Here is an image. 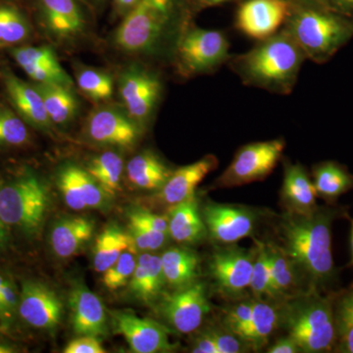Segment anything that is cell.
Masks as SVG:
<instances>
[{
    "label": "cell",
    "mask_w": 353,
    "mask_h": 353,
    "mask_svg": "<svg viewBox=\"0 0 353 353\" xmlns=\"http://www.w3.org/2000/svg\"><path fill=\"white\" fill-rule=\"evenodd\" d=\"M50 205V194L38 176L27 175L0 188V221L26 233L38 231Z\"/></svg>",
    "instance_id": "obj_6"
},
{
    "label": "cell",
    "mask_w": 353,
    "mask_h": 353,
    "mask_svg": "<svg viewBox=\"0 0 353 353\" xmlns=\"http://www.w3.org/2000/svg\"><path fill=\"white\" fill-rule=\"evenodd\" d=\"M126 170L132 185L148 190L161 189L173 172L157 154L150 152L132 157L127 164Z\"/></svg>",
    "instance_id": "obj_26"
},
{
    "label": "cell",
    "mask_w": 353,
    "mask_h": 353,
    "mask_svg": "<svg viewBox=\"0 0 353 353\" xmlns=\"http://www.w3.org/2000/svg\"><path fill=\"white\" fill-rule=\"evenodd\" d=\"M11 54L23 71L37 83H50L74 88V81L58 60L50 46H19Z\"/></svg>",
    "instance_id": "obj_18"
},
{
    "label": "cell",
    "mask_w": 353,
    "mask_h": 353,
    "mask_svg": "<svg viewBox=\"0 0 353 353\" xmlns=\"http://www.w3.org/2000/svg\"><path fill=\"white\" fill-rule=\"evenodd\" d=\"M250 289L256 299H273L268 245L259 241H256V254L253 262Z\"/></svg>",
    "instance_id": "obj_36"
},
{
    "label": "cell",
    "mask_w": 353,
    "mask_h": 353,
    "mask_svg": "<svg viewBox=\"0 0 353 353\" xmlns=\"http://www.w3.org/2000/svg\"><path fill=\"white\" fill-rule=\"evenodd\" d=\"M290 14L287 0H246L239 7L236 27L248 38L262 41L277 34Z\"/></svg>",
    "instance_id": "obj_13"
},
{
    "label": "cell",
    "mask_w": 353,
    "mask_h": 353,
    "mask_svg": "<svg viewBox=\"0 0 353 353\" xmlns=\"http://www.w3.org/2000/svg\"><path fill=\"white\" fill-rule=\"evenodd\" d=\"M43 97L46 112L53 125L64 126L75 119L79 113V101L73 88L50 83H34Z\"/></svg>",
    "instance_id": "obj_29"
},
{
    "label": "cell",
    "mask_w": 353,
    "mask_h": 353,
    "mask_svg": "<svg viewBox=\"0 0 353 353\" xmlns=\"http://www.w3.org/2000/svg\"><path fill=\"white\" fill-rule=\"evenodd\" d=\"M16 352L15 348L9 343L0 341V353H13Z\"/></svg>",
    "instance_id": "obj_53"
},
{
    "label": "cell",
    "mask_w": 353,
    "mask_h": 353,
    "mask_svg": "<svg viewBox=\"0 0 353 353\" xmlns=\"http://www.w3.org/2000/svg\"><path fill=\"white\" fill-rule=\"evenodd\" d=\"M253 301H243L227 311L224 327L241 338L252 315Z\"/></svg>",
    "instance_id": "obj_41"
},
{
    "label": "cell",
    "mask_w": 353,
    "mask_h": 353,
    "mask_svg": "<svg viewBox=\"0 0 353 353\" xmlns=\"http://www.w3.org/2000/svg\"><path fill=\"white\" fill-rule=\"evenodd\" d=\"M78 168L75 164L63 165L57 173V185L67 205L73 210L81 211L88 206L79 182Z\"/></svg>",
    "instance_id": "obj_37"
},
{
    "label": "cell",
    "mask_w": 353,
    "mask_h": 353,
    "mask_svg": "<svg viewBox=\"0 0 353 353\" xmlns=\"http://www.w3.org/2000/svg\"><path fill=\"white\" fill-rule=\"evenodd\" d=\"M280 326V308L263 299L253 301L252 315L241 339L250 347H264L271 334Z\"/></svg>",
    "instance_id": "obj_28"
},
{
    "label": "cell",
    "mask_w": 353,
    "mask_h": 353,
    "mask_svg": "<svg viewBox=\"0 0 353 353\" xmlns=\"http://www.w3.org/2000/svg\"><path fill=\"white\" fill-rule=\"evenodd\" d=\"M210 311L205 285L194 283L189 287L176 290L161 304L165 320L179 333L190 334L201 327Z\"/></svg>",
    "instance_id": "obj_12"
},
{
    "label": "cell",
    "mask_w": 353,
    "mask_h": 353,
    "mask_svg": "<svg viewBox=\"0 0 353 353\" xmlns=\"http://www.w3.org/2000/svg\"><path fill=\"white\" fill-rule=\"evenodd\" d=\"M268 245L270 259L272 296L273 299H287L294 296L299 274L289 256L279 245Z\"/></svg>",
    "instance_id": "obj_32"
},
{
    "label": "cell",
    "mask_w": 353,
    "mask_h": 353,
    "mask_svg": "<svg viewBox=\"0 0 353 353\" xmlns=\"http://www.w3.org/2000/svg\"><path fill=\"white\" fill-rule=\"evenodd\" d=\"M74 332L78 336L99 338L108 333L105 308L99 297L85 285H77L69 299Z\"/></svg>",
    "instance_id": "obj_20"
},
{
    "label": "cell",
    "mask_w": 353,
    "mask_h": 353,
    "mask_svg": "<svg viewBox=\"0 0 353 353\" xmlns=\"http://www.w3.org/2000/svg\"><path fill=\"white\" fill-rule=\"evenodd\" d=\"M111 318L114 332L126 339L132 352L157 353L174 350L168 332L159 323L122 311H114Z\"/></svg>",
    "instance_id": "obj_15"
},
{
    "label": "cell",
    "mask_w": 353,
    "mask_h": 353,
    "mask_svg": "<svg viewBox=\"0 0 353 353\" xmlns=\"http://www.w3.org/2000/svg\"><path fill=\"white\" fill-rule=\"evenodd\" d=\"M129 233L137 250L145 252L159 250L166 243L169 236L168 233L134 225H130Z\"/></svg>",
    "instance_id": "obj_40"
},
{
    "label": "cell",
    "mask_w": 353,
    "mask_h": 353,
    "mask_svg": "<svg viewBox=\"0 0 353 353\" xmlns=\"http://www.w3.org/2000/svg\"><path fill=\"white\" fill-rule=\"evenodd\" d=\"M336 336H340V352L353 353V325L336 322Z\"/></svg>",
    "instance_id": "obj_46"
},
{
    "label": "cell",
    "mask_w": 353,
    "mask_h": 353,
    "mask_svg": "<svg viewBox=\"0 0 353 353\" xmlns=\"http://www.w3.org/2000/svg\"><path fill=\"white\" fill-rule=\"evenodd\" d=\"M160 257L167 285L180 290L196 283L199 266L196 252L185 248H171Z\"/></svg>",
    "instance_id": "obj_27"
},
{
    "label": "cell",
    "mask_w": 353,
    "mask_h": 353,
    "mask_svg": "<svg viewBox=\"0 0 353 353\" xmlns=\"http://www.w3.org/2000/svg\"><path fill=\"white\" fill-rule=\"evenodd\" d=\"M165 284L161 257L150 253L139 256L129 282L132 294L143 303H150L159 297Z\"/></svg>",
    "instance_id": "obj_25"
},
{
    "label": "cell",
    "mask_w": 353,
    "mask_h": 353,
    "mask_svg": "<svg viewBox=\"0 0 353 353\" xmlns=\"http://www.w3.org/2000/svg\"><path fill=\"white\" fill-rule=\"evenodd\" d=\"M18 310L30 326L52 330L61 320L63 306L57 294L48 285L29 281L23 285Z\"/></svg>",
    "instance_id": "obj_16"
},
{
    "label": "cell",
    "mask_w": 353,
    "mask_h": 353,
    "mask_svg": "<svg viewBox=\"0 0 353 353\" xmlns=\"http://www.w3.org/2000/svg\"><path fill=\"white\" fill-rule=\"evenodd\" d=\"M26 122L11 109L0 108V145L19 146L29 141Z\"/></svg>",
    "instance_id": "obj_38"
},
{
    "label": "cell",
    "mask_w": 353,
    "mask_h": 353,
    "mask_svg": "<svg viewBox=\"0 0 353 353\" xmlns=\"http://www.w3.org/2000/svg\"><path fill=\"white\" fill-rule=\"evenodd\" d=\"M284 139L257 141L241 146L231 164L216 180L219 189L240 187L264 180L276 167L284 152Z\"/></svg>",
    "instance_id": "obj_7"
},
{
    "label": "cell",
    "mask_w": 353,
    "mask_h": 353,
    "mask_svg": "<svg viewBox=\"0 0 353 353\" xmlns=\"http://www.w3.org/2000/svg\"><path fill=\"white\" fill-rule=\"evenodd\" d=\"M201 215L211 238L225 245L252 236L256 225V214L238 205L209 202Z\"/></svg>",
    "instance_id": "obj_14"
},
{
    "label": "cell",
    "mask_w": 353,
    "mask_h": 353,
    "mask_svg": "<svg viewBox=\"0 0 353 353\" xmlns=\"http://www.w3.org/2000/svg\"><path fill=\"white\" fill-rule=\"evenodd\" d=\"M31 34L29 22L17 9L0 6V48L17 46Z\"/></svg>",
    "instance_id": "obj_35"
},
{
    "label": "cell",
    "mask_w": 353,
    "mask_h": 353,
    "mask_svg": "<svg viewBox=\"0 0 353 353\" xmlns=\"http://www.w3.org/2000/svg\"><path fill=\"white\" fill-rule=\"evenodd\" d=\"M119 94L125 111L139 125L148 122L162 94V83L154 73L132 64L119 78Z\"/></svg>",
    "instance_id": "obj_9"
},
{
    "label": "cell",
    "mask_w": 353,
    "mask_h": 353,
    "mask_svg": "<svg viewBox=\"0 0 353 353\" xmlns=\"http://www.w3.org/2000/svg\"><path fill=\"white\" fill-rule=\"evenodd\" d=\"M139 0H113L114 4H115L116 8L120 12H129L130 10L136 6Z\"/></svg>",
    "instance_id": "obj_50"
},
{
    "label": "cell",
    "mask_w": 353,
    "mask_h": 353,
    "mask_svg": "<svg viewBox=\"0 0 353 353\" xmlns=\"http://www.w3.org/2000/svg\"><path fill=\"white\" fill-rule=\"evenodd\" d=\"M303 51L287 30L259 41L252 50L234 58V72L246 85L289 94L296 85Z\"/></svg>",
    "instance_id": "obj_2"
},
{
    "label": "cell",
    "mask_w": 353,
    "mask_h": 353,
    "mask_svg": "<svg viewBox=\"0 0 353 353\" xmlns=\"http://www.w3.org/2000/svg\"><path fill=\"white\" fill-rule=\"evenodd\" d=\"M268 353H297L301 352L299 345L296 341L292 340L290 336H288L285 338L279 340L275 345H272L271 347L267 350Z\"/></svg>",
    "instance_id": "obj_49"
},
{
    "label": "cell",
    "mask_w": 353,
    "mask_h": 353,
    "mask_svg": "<svg viewBox=\"0 0 353 353\" xmlns=\"http://www.w3.org/2000/svg\"><path fill=\"white\" fill-rule=\"evenodd\" d=\"M336 2L343 6L345 10L352 11L353 12V0H336Z\"/></svg>",
    "instance_id": "obj_54"
},
{
    "label": "cell",
    "mask_w": 353,
    "mask_h": 353,
    "mask_svg": "<svg viewBox=\"0 0 353 353\" xmlns=\"http://www.w3.org/2000/svg\"><path fill=\"white\" fill-rule=\"evenodd\" d=\"M124 170V161L117 152H106L94 158L88 164L90 174L106 194L113 196L119 190Z\"/></svg>",
    "instance_id": "obj_33"
},
{
    "label": "cell",
    "mask_w": 353,
    "mask_h": 353,
    "mask_svg": "<svg viewBox=\"0 0 353 353\" xmlns=\"http://www.w3.org/2000/svg\"><path fill=\"white\" fill-rule=\"evenodd\" d=\"M208 332L214 340L219 353L245 352L246 348L250 347L245 341L225 327L219 329H209Z\"/></svg>",
    "instance_id": "obj_42"
},
{
    "label": "cell",
    "mask_w": 353,
    "mask_h": 353,
    "mask_svg": "<svg viewBox=\"0 0 353 353\" xmlns=\"http://www.w3.org/2000/svg\"><path fill=\"white\" fill-rule=\"evenodd\" d=\"M317 196L313 180L303 165H285L281 199L287 212L311 214L318 208Z\"/></svg>",
    "instance_id": "obj_22"
},
{
    "label": "cell",
    "mask_w": 353,
    "mask_h": 353,
    "mask_svg": "<svg viewBox=\"0 0 353 353\" xmlns=\"http://www.w3.org/2000/svg\"><path fill=\"white\" fill-rule=\"evenodd\" d=\"M217 166V158L214 155H208L194 163L172 172L163 187L158 190V201L174 206L192 199L199 183Z\"/></svg>",
    "instance_id": "obj_21"
},
{
    "label": "cell",
    "mask_w": 353,
    "mask_h": 353,
    "mask_svg": "<svg viewBox=\"0 0 353 353\" xmlns=\"http://www.w3.org/2000/svg\"><path fill=\"white\" fill-rule=\"evenodd\" d=\"M85 132L90 141L99 145L131 148L141 137V125L125 110L102 106L88 115Z\"/></svg>",
    "instance_id": "obj_10"
},
{
    "label": "cell",
    "mask_w": 353,
    "mask_h": 353,
    "mask_svg": "<svg viewBox=\"0 0 353 353\" xmlns=\"http://www.w3.org/2000/svg\"><path fill=\"white\" fill-rule=\"evenodd\" d=\"M336 322L353 325V289L343 294L336 303Z\"/></svg>",
    "instance_id": "obj_45"
},
{
    "label": "cell",
    "mask_w": 353,
    "mask_h": 353,
    "mask_svg": "<svg viewBox=\"0 0 353 353\" xmlns=\"http://www.w3.org/2000/svg\"><path fill=\"white\" fill-rule=\"evenodd\" d=\"M11 316H12V313L8 310L1 297H0V318L3 320H8L10 319Z\"/></svg>",
    "instance_id": "obj_51"
},
{
    "label": "cell",
    "mask_w": 353,
    "mask_h": 353,
    "mask_svg": "<svg viewBox=\"0 0 353 353\" xmlns=\"http://www.w3.org/2000/svg\"><path fill=\"white\" fill-rule=\"evenodd\" d=\"M350 245H352V263L353 264V220L352 222V236H350Z\"/></svg>",
    "instance_id": "obj_56"
},
{
    "label": "cell",
    "mask_w": 353,
    "mask_h": 353,
    "mask_svg": "<svg viewBox=\"0 0 353 353\" xmlns=\"http://www.w3.org/2000/svg\"><path fill=\"white\" fill-rule=\"evenodd\" d=\"M192 352L219 353L217 347H216L214 340H213L208 330L197 336L196 341H194V347H192Z\"/></svg>",
    "instance_id": "obj_47"
},
{
    "label": "cell",
    "mask_w": 353,
    "mask_h": 353,
    "mask_svg": "<svg viewBox=\"0 0 353 353\" xmlns=\"http://www.w3.org/2000/svg\"><path fill=\"white\" fill-rule=\"evenodd\" d=\"M174 6L175 0H139L116 30L114 43L125 52H157L170 34Z\"/></svg>",
    "instance_id": "obj_5"
},
{
    "label": "cell",
    "mask_w": 353,
    "mask_h": 353,
    "mask_svg": "<svg viewBox=\"0 0 353 353\" xmlns=\"http://www.w3.org/2000/svg\"><path fill=\"white\" fill-rule=\"evenodd\" d=\"M6 279L4 278V277H2L1 275H0V288L2 287V285H3L4 284H6Z\"/></svg>",
    "instance_id": "obj_57"
},
{
    "label": "cell",
    "mask_w": 353,
    "mask_h": 353,
    "mask_svg": "<svg viewBox=\"0 0 353 353\" xmlns=\"http://www.w3.org/2000/svg\"><path fill=\"white\" fill-rule=\"evenodd\" d=\"M77 85L88 99L94 102L108 101L112 97V77L103 70L80 66L75 72Z\"/></svg>",
    "instance_id": "obj_34"
},
{
    "label": "cell",
    "mask_w": 353,
    "mask_h": 353,
    "mask_svg": "<svg viewBox=\"0 0 353 353\" xmlns=\"http://www.w3.org/2000/svg\"><path fill=\"white\" fill-rule=\"evenodd\" d=\"M285 30L316 63L328 61L353 38V23L313 8L290 12Z\"/></svg>",
    "instance_id": "obj_4"
},
{
    "label": "cell",
    "mask_w": 353,
    "mask_h": 353,
    "mask_svg": "<svg viewBox=\"0 0 353 353\" xmlns=\"http://www.w3.org/2000/svg\"><path fill=\"white\" fill-rule=\"evenodd\" d=\"M256 248L246 250L227 248L218 250L210 261V273L218 289L229 297L241 296L250 289Z\"/></svg>",
    "instance_id": "obj_11"
},
{
    "label": "cell",
    "mask_w": 353,
    "mask_h": 353,
    "mask_svg": "<svg viewBox=\"0 0 353 353\" xmlns=\"http://www.w3.org/2000/svg\"><path fill=\"white\" fill-rule=\"evenodd\" d=\"M129 218L130 225L168 233V218L165 216L154 214L145 210H138L132 212Z\"/></svg>",
    "instance_id": "obj_43"
},
{
    "label": "cell",
    "mask_w": 353,
    "mask_h": 353,
    "mask_svg": "<svg viewBox=\"0 0 353 353\" xmlns=\"http://www.w3.org/2000/svg\"><path fill=\"white\" fill-rule=\"evenodd\" d=\"M167 218L169 236L176 243H196L208 233L196 196L172 206Z\"/></svg>",
    "instance_id": "obj_24"
},
{
    "label": "cell",
    "mask_w": 353,
    "mask_h": 353,
    "mask_svg": "<svg viewBox=\"0 0 353 353\" xmlns=\"http://www.w3.org/2000/svg\"><path fill=\"white\" fill-rule=\"evenodd\" d=\"M94 1H102V0H94Z\"/></svg>",
    "instance_id": "obj_58"
},
{
    "label": "cell",
    "mask_w": 353,
    "mask_h": 353,
    "mask_svg": "<svg viewBox=\"0 0 353 353\" xmlns=\"http://www.w3.org/2000/svg\"><path fill=\"white\" fill-rule=\"evenodd\" d=\"M0 297L11 313L19 305V296H17L15 288L9 281L0 288Z\"/></svg>",
    "instance_id": "obj_48"
},
{
    "label": "cell",
    "mask_w": 353,
    "mask_h": 353,
    "mask_svg": "<svg viewBox=\"0 0 353 353\" xmlns=\"http://www.w3.org/2000/svg\"><path fill=\"white\" fill-rule=\"evenodd\" d=\"M334 213L318 208L308 215L285 212L279 224L280 248L296 267L309 289L319 290L333 280L332 225Z\"/></svg>",
    "instance_id": "obj_1"
},
{
    "label": "cell",
    "mask_w": 353,
    "mask_h": 353,
    "mask_svg": "<svg viewBox=\"0 0 353 353\" xmlns=\"http://www.w3.org/2000/svg\"><path fill=\"white\" fill-rule=\"evenodd\" d=\"M283 325L299 345L301 352H328L336 340V314L329 297L322 296L319 290L287 299L280 308V326Z\"/></svg>",
    "instance_id": "obj_3"
},
{
    "label": "cell",
    "mask_w": 353,
    "mask_h": 353,
    "mask_svg": "<svg viewBox=\"0 0 353 353\" xmlns=\"http://www.w3.org/2000/svg\"><path fill=\"white\" fill-rule=\"evenodd\" d=\"M136 255V248L126 250L112 266L103 272L102 282L108 290L121 289L130 282L138 261Z\"/></svg>",
    "instance_id": "obj_39"
},
{
    "label": "cell",
    "mask_w": 353,
    "mask_h": 353,
    "mask_svg": "<svg viewBox=\"0 0 353 353\" xmlns=\"http://www.w3.org/2000/svg\"><path fill=\"white\" fill-rule=\"evenodd\" d=\"M202 7H210L220 6V4L226 3L231 0H199Z\"/></svg>",
    "instance_id": "obj_52"
},
{
    "label": "cell",
    "mask_w": 353,
    "mask_h": 353,
    "mask_svg": "<svg viewBox=\"0 0 353 353\" xmlns=\"http://www.w3.org/2000/svg\"><path fill=\"white\" fill-rule=\"evenodd\" d=\"M313 183L318 196L326 201H336L353 189V176L336 162H323L313 170Z\"/></svg>",
    "instance_id": "obj_31"
},
{
    "label": "cell",
    "mask_w": 353,
    "mask_h": 353,
    "mask_svg": "<svg viewBox=\"0 0 353 353\" xmlns=\"http://www.w3.org/2000/svg\"><path fill=\"white\" fill-rule=\"evenodd\" d=\"M3 80L9 101L18 115L36 129L50 132L53 124L38 88L21 80L10 71L4 72Z\"/></svg>",
    "instance_id": "obj_19"
},
{
    "label": "cell",
    "mask_w": 353,
    "mask_h": 353,
    "mask_svg": "<svg viewBox=\"0 0 353 353\" xmlns=\"http://www.w3.org/2000/svg\"><path fill=\"white\" fill-rule=\"evenodd\" d=\"M94 231V223L87 218H65L51 230V248L57 256L69 259L80 252L85 243L92 240Z\"/></svg>",
    "instance_id": "obj_23"
},
{
    "label": "cell",
    "mask_w": 353,
    "mask_h": 353,
    "mask_svg": "<svg viewBox=\"0 0 353 353\" xmlns=\"http://www.w3.org/2000/svg\"><path fill=\"white\" fill-rule=\"evenodd\" d=\"M65 353H104L101 341L97 336H81L70 341L64 350Z\"/></svg>",
    "instance_id": "obj_44"
},
{
    "label": "cell",
    "mask_w": 353,
    "mask_h": 353,
    "mask_svg": "<svg viewBox=\"0 0 353 353\" xmlns=\"http://www.w3.org/2000/svg\"><path fill=\"white\" fill-rule=\"evenodd\" d=\"M2 222L0 221V248L3 245L4 241H6V234H4L3 227H2Z\"/></svg>",
    "instance_id": "obj_55"
},
{
    "label": "cell",
    "mask_w": 353,
    "mask_h": 353,
    "mask_svg": "<svg viewBox=\"0 0 353 353\" xmlns=\"http://www.w3.org/2000/svg\"><path fill=\"white\" fill-rule=\"evenodd\" d=\"M229 41L222 32L194 28L179 39L178 66L187 76L210 73L229 59Z\"/></svg>",
    "instance_id": "obj_8"
},
{
    "label": "cell",
    "mask_w": 353,
    "mask_h": 353,
    "mask_svg": "<svg viewBox=\"0 0 353 353\" xmlns=\"http://www.w3.org/2000/svg\"><path fill=\"white\" fill-rule=\"evenodd\" d=\"M41 22L58 43H71L85 34L87 21L77 0H39Z\"/></svg>",
    "instance_id": "obj_17"
},
{
    "label": "cell",
    "mask_w": 353,
    "mask_h": 353,
    "mask_svg": "<svg viewBox=\"0 0 353 353\" xmlns=\"http://www.w3.org/2000/svg\"><path fill=\"white\" fill-rule=\"evenodd\" d=\"M136 248L129 232L111 225L95 240L94 248V266L95 271L103 273L112 266L128 250Z\"/></svg>",
    "instance_id": "obj_30"
}]
</instances>
